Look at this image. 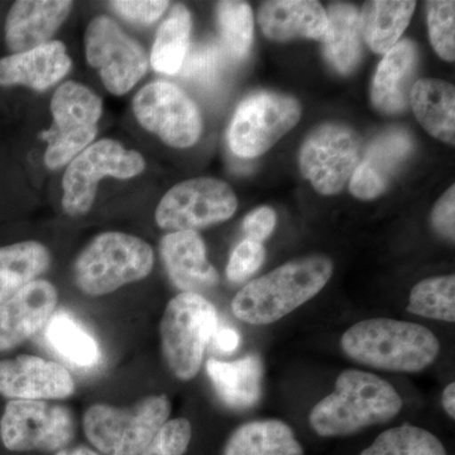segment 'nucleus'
I'll return each mask as SVG.
<instances>
[{"instance_id":"nucleus-33","label":"nucleus","mask_w":455,"mask_h":455,"mask_svg":"<svg viewBox=\"0 0 455 455\" xmlns=\"http://www.w3.org/2000/svg\"><path fill=\"white\" fill-rule=\"evenodd\" d=\"M218 25L224 51L230 59L243 60L253 41V13L244 2H220L217 5Z\"/></svg>"},{"instance_id":"nucleus-2","label":"nucleus","mask_w":455,"mask_h":455,"mask_svg":"<svg viewBox=\"0 0 455 455\" xmlns=\"http://www.w3.org/2000/svg\"><path fill=\"white\" fill-rule=\"evenodd\" d=\"M331 276L333 262L328 257H301L245 284L230 307L236 319L247 324H274L315 298Z\"/></svg>"},{"instance_id":"nucleus-22","label":"nucleus","mask_w":455,"mask_h":455,"mask_svg":"<svg viewBox=\"0 0 455 455\" xmlns=\"http://www.w3.org/2000/svg\"><path fill=\"white\" fill-rule=\"evenodd\" d=\"M71 59L64 44L47 42L36 49L0 60V85H26L46 90L70 71Z\"/></svg>"},{"instance_id":"nucleus-27","label":"nucleus","mask_w":455,"mask_h":455,"mask_svg":"<svg viewBox=\"0 0 455 455\" xmlns=\"http://www.w3.org/2000/svg\"><path fill=\"white\" fill-rule=\"evenodd\" d=\"M328 31L323 40L326 61L338 73L348 74L357 66L362 53L361 22L357 9L350 4L329 8Z\"/></svg>"},{"instance_id":"nucleus-25","label":"nucleus","mask_w":455,"mask_h":455,"mask_svg":"<svg viewBox=\"0 0 455 455\" xmlns=\"http://www.w3.org/2000/svg\"><path fill=\"white\" fill-rule=\"evenodd\" d=\"M410 103L427 133L455 145V89L451 84L438 79L416 80Z\"/></svg>"},{"instance_id":"nucleus-28","label":"nucleus","mask_w":455,"mask_h":455,"mask_svg":"<svg viewBox=\"0 0 455 455\" xmlns=\"http://www.w3.org/2000/svg\"><path fill=\"white\" fill-rule=\"evenodd\" d=\"M51 265L46 245L36 241L0 247V305L38 280Z\"/></svg>"},{"instance_id":"nucleus-38","label":"nucleus","mask_w":455,"mask_h":455,"mask_svg":"<svg viewBox=\"0 0 455 455\" xmlns=\"http://www.w3.org/2000/svg\"><path fill=\"white\" fill-rule=\"evenodd\" d=\"M110 5L124 20L151 25L163 16L170 3L164 0H116L110 2Z\"/></svg>"},{"instance_id":"nucleus-29","label":"nucleus","mask_w":455,"mask_h":455,"mask_svg":"<svg viewBox=\"0 0 455 455\" xmlns=\"http://www.w3.org/2000/svg\"><path fill=\"white\" fill-rule=\"evenodd\" d=\"M191 16L184 5H175L164 20L152 47L151 64L157 73L175 75L181 70L190 44Z\"/></svg>"},{"instance_id":"nucleus-21","label":"nucleus","mask_w":455,"mask_h":455,"mask_svg":"<svg viewBox=\"0 0 455 455\" xmlns=\"http://www.w3.org/2000/svg\"><path fill=\"white\" fill-rule=\"evenodd\" d=\"M260 29L269 40L287 42L307 38L324 40L328 17L322 4L313 0H275L259 8Z\"/></svg>"},{"instance_id":"nucleus-18","label":"nucleus","mask_w":455,"mask_h":455,"mask_svg":"<svg viewBox=\"0 0 455 455\" xmlns=\"http://www.w3.org/2000/svg\"><path fill=\"white\" fill-rule=\"evenodd\" d=\"M167 274L181 292L200 293L220 283V275L206 256L202 236L193 230L171 232L161 241Z\"/></svg>"},{"instance_id":"nucleus-4","label":"nucleus","mask_w":455,"mask_h":455,"mask_svg":"<svg viewBox=\"0 0 455 455\" xmlns=\"http://www.w3.org/2000/svg\"><path fill=\"white\" fill-rule=\"evenodd\" d=\"M167 395H149L130 407L92 403L83 416L84 435L103 455H140L170 420Z\"/></svg>"},{"instance_id":"nucleus-24","label":"nucleus","mask_w":455,"mask_h":455,"mask_svg":"<svg viewBox=\"0 0 455 455\" xmlns=\"http://www.w3.org/2000/svg\"><path fill=\"white\" fill-rule=\"evenodd\" d=\"M221 455H305V451L289 424L265 419L236 427Z\"/></svg>"},{"instance_id":"nucleus-43","label":"nucleus","mask_w":455,"mask_h":455,"mask_svg":"<svg viewBox=\"0 0 455 455\" xmlns=\"http://www.w3.org/2000/svg\"><path fill=\"white\" fill-rule=\"evenodd\" d=\"M53 455H103L95 451L90 445H70V447L61 449Z\"/></svg>"},{"instance_id":"nucleus-35","label":"nucleus","mask_w":455,"mask_h":455,"mask_svg":"<svg viewBox=\"0 0 455 455\" xmlns=\"http://www.w3.org/2000/svg\"><path fill=\"white\" fill-rule=\"evenodd\" d=\"M223 64L224 55L220 47L212 44H200L188 52L180 71L185 79L204 88H212L220 82Z\"/></svg>"},{"instance_id":"nucleus-37","label":"nucleus","mask_w":455,"mask_h":455,"mask_svg":"<svg viewBox=\"0 0 455 455\" xmlns=\"http://www.w3.org/2000/svg\"><path fill=\"white\" fill-rule=\"evenodd\" d=\"M266 250L259 242L245 238L236 245L227 265V277L230 283H244L253 276L265 262Z\"/></svg>"},{"instance_id":"nucleus-13","label":"nucleus","mask_w":455,"mask_h":455,"mask_svg":"<svg viewBox=\"0 0 455 455\" xmlns=\"http://www.w3.org/2000/svg\"><path fill=\"white\" fill-rule=\"evenodd\" d=\"M133 112L145 130L175 148L196 145L203 122L196 104L173 84H148L133 99Z\"/></svg>"},{"instance_id":"nucleus-32","label":"nucleus","mask_w":455,"mask_h":455,"mask_svg":"<svg viewBox=\"0 0 455 455\" xmlns=\"http://www.w3.org/2000/svg\"><path fill=\"white\" fill-rule=\"evenodd\" d=\"M359 455H448L438 436L414 425L403 424L379 434Z\"/></svg>"},{"instance_id":"nucleus-30","label":"nucleus","mask_w":455,"mask_h":455,"mask_svg":"<svg viewBox=\"0 0 455 455\" xmlns=\"http://www.w3.org/2000/svg\"><path fill=\"white\" fill-rule=\"evenodd\" d=\"M46 337L56 352L76 366L94 367L100 362L98 341L68 314H53L46 325Z\"/></svg>"},{"instance_id":"nucleus-20","label":"nucleus","mask_w":455,"mask_h":455,"mask_svg":"<svg viewBox=\"0 0 455 455\" xmlns=\"http://www.w3.org/2000/svg\"><path fill=\"white\" fill-rule=\"evenodd\" d=\"M419 52L414 42H397L377 68L371 99L379 112L397 114L409 104L410 94L418 71Z\"/></svg>"},{"instance_id":"nucleus-9","label":"nucleus","mask_w":455,"mask_h":455,"mask_svg":"<svg viewBox=\"0 0 455 455\" xmlns=\"http://www.w3.org/2000/svg\"><path fill=\"white\" fill-rule=\"evenodd\" d=\"M142 155L125 149L114 140H100L86 147L66 169L62 206L71 217H80L92 209L101 179L128 180L145 170Z\"/></svg>"},{"instance_id":"nucleus-15","label":"nucleus","mask_w":455,"mask_h":455,"mask_svg":"<svg viewBox=\"0 0 455 455\" xmlns=\"http://www.w3.org/2000/svg\"><path fill=\"white\" fill-rule=\"evenodd\" d=\"M75 390L73 374L57 362L31 355L0 361V395L9 400H65Z\"/></svg>"},{"instance_id":"nucleus-39","label":"nucleus","mask_w":455,"mask_h":455,"mask_svg":"<svg viewBox=\"0 0 455 455\" xmlns=\"http://www.w3.org/2000/svg\"><path fill=\"white\" fill-rule=\"evenodd\" d=\"M431 224L439 235L448 241L454 242L455 236V188L451 187L440 197L433 212H431Z\"/></svg>"},{"instance_id":"nucleus-42","label":"nucleus","mask_w":455,"mask_h":455,"mask_svg":"<svg viewBox=\"0 0 455 455\" xmlns=\"http://www.w3.org/2000/svg\"><path fill=\"white\" fill-rule=\"evenodd\" d=\"M442 406L451 420L455 419V383H449L442 394Z\"/></svg>"},{"instance_id":"nucleus-10","label":"nucleus","mask_w":455,"mask_h":455,"mask_svg":"<svg viewBox=\"0 0 455 455\" xmlns=\"http://www.w3.org/2000/svg\"><path fill=\"white\" fill-rule=\"evenodd\" d=\"M300 116V103L289 95L271 92L250 95L236 108L230 123V149L238 157H259L289 133Z\"/></svg>"},{"instance_id":"nucleus-34","label":"nucleus","mask_w":455,"mask_h":455,"mask_svg":"<svg viewBox=\"0 0 455 455\" xmlns=\"http://www.w3.org/2000/svg\"><path fill=\"white\" fill-rule=\"evenodd\" d=\"M427 28L431 46L444 61L455 60V3L451 0L427 2Z\"/></svg>"},{"instance_id":"nucleus-1","label":"nucleus","mask_w":455,"mask_h":455,"mask_svg":"<svg viewBox=\"0 0 455 455\" xmlns=\"http://www.w3.org/2000/svg\"><path fill=\"white\" fill-rule=\"evenodd\" d=\"M403 406L390 382L366 371L346 370L334 391L311 409L309 424L322 438H346L394 420Z\"/></svg>"},{"instance_id":"nucleus-6","label":"nucleus","mask_w":455,"mask_h":455,"mask_svg":"<svg viewBox=\"0 0 455 455\" xmlns=\"http://www.w3.org/2000/svg\"><path fill=\"white\" fill-rule=\"evenodd\" d=\"M218 326L217 307L202 293L180 292L171 299L161 319V349L171 373L180 381H191L200 372Z\"/></svg>"},{"instance_id":"nucleus-31","label":"nucleus","mask_w":455,"mask_h":455,"mask_svg":"<svg viewBox=\"0 0 455 455\" xmlns=\"http://www.w3.org/2000/svg\"><path fill=\"white\" fill-rule=\"evenodd\" d=\"M407 311L412 315L438 322H455V276L425 278L409 295Z\"/></svg>"},{"instance_id":"nucleus-26","label":"nucleus","mask_w":455,"mask_h":455,"mask_svg":"<svg viewBox=\"0 0 455 455\" xmlns=\"http://www.w3.org/2000/svg\"><path fill=\"white\" fill-rule=\"evenodd\" d=\"M415 8L416 2L410 0L367 2L359 16L362 38L367 46L379 55L388 52L400 41Z\"/></svg>"},{"instance_id":"nucleus-3","label":"nucleus","mask_w":455,"mask_h":455,"mask_svg":"<svg viewBox=\"0 0 455 455\" xmlns=\"http://www.w3.org/2000/svg\"><path fill=\"white\" fill-rule=\"evenodd\" d=\"M340 347L362 366L396 373L423 372L440 353V341L427 326L388 317L355 323L341 335Z\"/></svg>"},{"instance_id":"nucleus-19","label":"nucleus","mask_w":455,"mask_h":455,"mask_svg":"<svg viewBox=\"0 0 455 455\" xmlns=\"http://www.w3.org/2000/svg\"><path fill=\"white\" fill-rule=\"evenodd\" d=\"M73 8L68 0H20L5 22L9 50L22 53L47 44Z\"/></svg>"},{"instance_id":"nucleus-16","label":"nucleus","mask_w":455,"mask_h":455,"mask_svg":"<svg viewBox=\"0 0 455 455\" xmlns=\"http://www.w3.org/2000/svg\"><path fill=\"white\" fill-rule=\"evenodd\" d=\"M57 304L55 284L38 278L0 305V352L17 348L31 339L50 322Z\"/></svg>"},{"instance_id":"nucleus-5","label":"nucleus","mask_w":455,"mask_h":455,"mask_svg":"<svg viewBox=\"0 0 455 455\" xmlns=\"http://www.w3.org/2000/svg\"><path fill=\"white\" fill-rule=\"evenodd\" d=\"M154 265V248L140 236L101 233L77 257L75 283L85 295L99 298L145 280Z\"/></svg>"},{"instance_id":"nucleus-36","label":"nucleus","mask_w":455,"mask_h":455,"mask_svg":"<svg viewBox=\"0 0 455 455\" xmlns=\"http://www.w3.org/2000/svg\"><path fill=\"white\" fill-rule=\"evenodd\" d=\"M191 439L193 427L188 419H170L140 455H185Z\"/></svg>"},{"instance_id":"nucleus-41","label":"nucleus","mask_w":455,"mask_h":455,"mask_svg":"<svg viewBox=\"0 0 455 455\" xmlns=\"http://www.w3.org/2000/svg\"><path fill=\"white\" fill-rule=\"evenodd\" d=\"M212 340H214L218 350H220L221 353H227V355L235 352L241 346V335L230 326H218Z\"/></svg>"},{"instance_id":"nucleus-23","label":"nucleus","mask_w":455,"mask_h":455,"mask_svg":"<svg viewBox=\"0 0 455 455\" xmlns=\"http://www.w3.org/2000/svg\"><path fill=\"white\" fill-rule=\"evenodd\" d=\"M205 367L218 396L227 406L244 410L259 400L263 367L257 355H245L235 362L212 358Z\"/></svg>"},{"instance_id":"nucleus-7","label":"nucleus","mask_w":455,"mask_h":455,"mask_svg":"<svg viewBox=\"0 0 455 455\" xmlns=\"http://www.w3.org/2000/svg\"><path fill=\"white\" fill-rule=\"evenodd\" d=\"M103 112L101 99L83 84L68 82L51 100L53 125L42 134L49 142L44 163L56 170L70 164L97 136V123Z\"/></svg>"},{"instance_id":"nucleus-40","label":"nucleus","mask_w":455,"mask_h":455,"mask_svg":"<svg viewBox=\"0 0 455 455\" xmlns=\"http://www.w3.org/2000/svg\"><path fill=\"white\" fill-rule=\"evenodd\" d=\"M276 223L277 217L274 209L269 206H260L245 217L243 229L247 238L262 243L272 235Z\"/></svg>"},{"instance_id":"nucleus-14","label":"nucleus","mask_w":455,"mask_h":455,"mask_svg":"<svg viewBox=\"0 0 455 455\" xmlns=\"http://www.w3.org/2000/svg\"><path fill=\"white\" fill-rule=\"evenodd\" d=\"M86 59L114 95L130 92L145 76L148 61L142 47L112 20L97 17L85 35Z\"/></svg>"},{"instance_id":"nucleus-17","label":"nucleus","mask_w":455,"mask_h":455,"mask_svg":"<svg viewBox=\"0 0 455 455\" xmlns=\"http://www.w3.org/2000/svg\"><path fill=\"white\" fill-rule=\"evenodd\" d=\"M414 143L406 131L388 130L372 140L349 181V190L361 200L382 196L391 179L411 155Z\"/></svg>"},{"instance_id":"nucleus-8","label":"nucleus","mask_w":455,"mask_h":455,"mask_svg":"<svg viewBox=\"0 0 455 455\" xmlns=\"http://www.w3.org/2000/svg\"><path fill=\"white\" fill-rule=\"evenodd\" d=\"M76 434L70 409L49 401L11 400L0 420L3 445L16 453H53L70 447Z\"/></svg>"},{"instance_id":"nucleus-11","label":"nucleus","mask_w":455,"mask_h":455,"mask_svg":"<svg viewBox=\"0 0 455 455\" xmlns=\"http://www.w3.org/2000/svg\"><path fill=\"white\" fill-rule=\"evenodd\" d=\"M238 208L235 194L220 180H188L167 191L156 211V223L170 232L203 229L223 223Z\"/></svg>"},{"instance_id":"nucleus-12","label":"nucleus","mask_w":455,"mask_h":455,"mask_svg":"<svg viewBox=\"0 0 455 455\" xmlns=\"http://www.w3.org/2000/svg\"><path fill=\"white\" fill-rule=\"evenodd\" d=\"M361 161V140L343 124L320 125L302 143L299 163L305 179L322 196L340 193Z\"/></svg>"}]
</instances>
